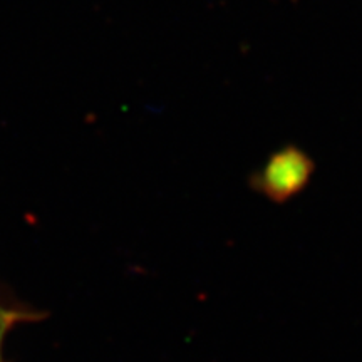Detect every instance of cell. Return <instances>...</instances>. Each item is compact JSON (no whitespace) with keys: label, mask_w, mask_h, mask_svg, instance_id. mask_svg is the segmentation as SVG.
<instances>
[{"label":"cell","mask_w":362,"mask_h":362,"mask_svg":"<svg viewBox=\"0 0 362 362\" xmlns=\"http://www.w3.org/2000/svg\"><path fill=\"white\" fill-rule=\"evenodd\" d=\"M314 163L304 151L285 148L275 153L259 173L253 176V188L274 203L296 198L309 185Z\"/></svg>","instance_id":"obj_1"},{"label":"cell","mask_w":362,"mask_h":362,"mask_svg":"<svg viewBox=\"0 0 362 362\" xmlns=\"http://www.w3.org/2000/svg\"><path fill=\"white\" fill-rule=\"evenodd\" d=\"M30 319V314L22 310H13L8 309V307L0 305V362H4L2 359V347H4V341H6L7 334L16 327L17 324L25 322V320Z\"/></svg>","instance_id":"obj_2"}]
</instances>
